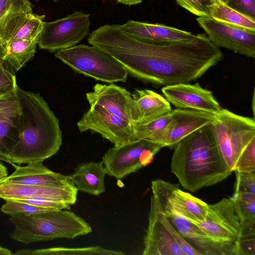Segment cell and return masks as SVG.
Instances as JSON below:
<instances>
[{
    "label": "cell",
    "mask_w": 255,
    "mask_h": 255,
    "mask_svg": "<svg viewBox=\"0 0 255 255\" xmlns=\"http://www.w3.org/2000/svg\"><path fill=\"white\" fill-rule=\"evenodd\" d=\"M163 147L150 140H133L110 148L103 157L107 174L123 179L149 164L154 156Z\"/></svg>",
    "instance_id": "cell-9"
},
{
    "label": "cell",
    "mask_w": 255,
    "mask_h": 255,
    "mask_svg": "<svg viewBox=\"0 0 255 255\" xmlns=\"http://www.w3.org/2000/svg\"><path fill=\"white\" fill-rule=\"evenodd\" d=\"M255 173V138H254L240 154L235 165L234 172Z\"/></svg>",
    "instance_id": "cell-33"
},
{
    "label": "cell",
    "mask_w": 255,
    "mask_h": 255,
    "mask_svg": "<svg viewBox=\"0 0 255 255\" xmlns=\"http://www.w3.org/2000/svg\"><path fill=\"white\" fill-rule=\"evenodd\" d=\"M118 2H121L123 4L131 5L140 3L142 0H116Z\"/></svg>",
    "instance_id": "cell-38"
},
{
    "label": "cell",
    "mask_w": 255,
    "mask_h": 255,
    "mask_svg": "<svg viewBox=\"0 0 255 255\" xmlns=\"http://www.w3.org/2000/svg\"><path fill=\"white\" fill-rule=\"evenodd\" d=\"M190 221L209 238L232 249L236 255H244L242 230L232 197L208 204L204 220Z\"/></svg>",
    "instance_id": "cell-8"
},
{
    "label": "cell",
    "mask_w": 255,
    "mask_h": 255,
    "mask_svg": "<svg viewBox=\"0 0 255 255\" xmlns=\"http://www.w3.org/2000/svg\"><path fill=\"white\" fill-rule=\"evenodd\" d=\"M173 193L177 202L189 220L200 221L205 218L208 204L201 199L184 192L174 184Z\"/></svg>",
    "instance_id": "cell-29"
},
{
    "label": "cell",
    "mask_w": 255,
    "mask_h": 255,
    "mask_svg": "<svg viewBox=\"0 0 255 255\" xmlns=\"http://www.w3.org/2000/svg\"><path fill=\"white\" fill-rule=\"evenodd\" d=\"M8 175L7 168L0 162V180Z\"/></svg>",
    "instance_id": "cell-39"
},
{
    "label": "cell",
    "mask_w": 255,
    "mask_h": 255,
    "mask_svg": "<svg viewBox=\"0 0 255 255\" xmlns=\"http://www.w3.org/2000/svg\"><path fill=\"white\" fill-rule=\"evenodd\" d=\"M12 253L9 250L0 247V255H10Z\"/></svg>",
    "instance_id": "cell-40"
},
{
    "label": "cell",
    "mask_w": 255,
    "mask_h": 255,
    "mask_svg": "<svg viewBox=\"0 0 255 255\" xmlns=\"http://www.w3.org/2000/svg\"><path fill=\"white\" fill-rule=\"evenodd\" d=\"M196 20L216 47L227 48L248 57H255V32L227 25L211 17H198Z\"/></svg>",
    "instance_id": "cell-12"
},
{
    "label": "cell",
    "mask_w": 255,
    "mask_h": 255,
    "mask_svg": "<svg viewBox=\"0 0 255 255\" xmlns=\"http://www.w3.org/2000/svg\"><path fill=\"white\" fill-rule=\"evenodd\" d=\"M1 211L10 217L29 215L33 214L51 211L54 209L31 205L12 200H6Z\"/></svg>",
    "instance_id": "cell-32"
},
{
    "label": "cell",
    "mask_w": 255,
    "mask_h": 255,
    "mask_svg": "<svg viewBox=\"0 0 255 255\" xmlns=\"http://www.w3.org/2000/svg\"><path fill=\"white\" fill-rule=\"evenodd\" d=\"M39 37L0 44V60L3 66L14 74L34 56Z\"/></svg>",
    "instance_id": "cell-23"
},
{
    "label": "cell",
    "mask_w": 255,
    "mask_h": 255,
    "mask_svg": "<svg viewBox=\"0 0 255 255\" xmlns=\"http://www.w3.org/2000/svg\"><path fill=\"white\" fill-rule=\"evenodd\" d=\"M88 41L112 55L128 74L158 86L196 81L224 59L206 33L184 41L152 42L130 36L120 24H106L92 31Z\"/></svg>",
    "instance_id": "cell-1"
},
{
    "label": "cell",
    "mask_w": 255,
    "mask_h": 255,
    "mask_svg": "<svg viewBox=\"0 0 255 255\" xmlns=\"http://www.w3.org/2000/svg\"><path fill=\"white\" fill-rule=\"evenodd\" d=\"M17 255H124L121 251L108 250L99 246L83 248L53 247L37 250L23 249L17 251Z\"/></svg>",
    "instance_id": "cell-26"
},
{
    "label": "cell",
    "mask_w": 255,
    "mask_h": 255,
    "mask_svg": "<svg viewBox=\"0 0 255 255\" xmlns=\"http://www.w3.org/2000/svg\"><path fill=\"white\" fill-rule=\"evenodd\" d=\"M121 29L138 39L147 42H159L184 41L193 38L191 32L160 24H152L128 20Z\"/></svg>",
    "instance_id": "cell-19"
},
{
    "label": "cell",
    "mask_w": 255,
    "mask_h": 255,
    "mask_svg": "<svg viewBox=\"0 0 255 255\" xmlns=\"http://www.w3.org/2000/svg\"><path fill=\"white\" fill-rule=\"evenodd\" d=\"M45 16V15H37L33 12L13 14L0 32V44L39 36Z\"/></svg>",
    "instance_id": "cell-21"
},
{
    "label": "cell",
    "mask_w": 255,
    "mask_h": 255,
    "mask_svg": "<svg viewBox=\"0 0 255 255\" xmlns=\"http://www.w3.org/2000/svg\"><path fill=\"white\" fill-rule=\"evenodd\" d=\"M173 186L158 179L152 181L151 190L163 212L179 234L202 255H235L232 249L209 238L188 219L175 198Z\"/></svg>",
    "instance_id": "cell-5"
},
{
    "label": "cell",
    "mask_w": 255,
    "mask_h": 255,
    "mask_svg": "<svg viewBox=\"0 0 255 255\" xmlns=\"http://www.w3.org/2000/svg\"><path fill=\"white\" fill-rule=\"evenodd\" d=\"M90 26V15L81 11L44 22L38 43L39 48L54 52L74 46L89 34Z\"/></svg>",
    "instance_id": "cell-10"
},
{
    "label": "cell",
    "mask_w": 255,
    "mask_h": 255,
    "mask_svg": "<svg viewBox=\"0 0 255 255\" xmlns=\"http://www.w3.org/2000/svg\"><path fill=\"white\" fill-rule=\"evenodd\" d=\"M22 130L19 121H0V161L13 165L10 155L20 141Z\"/></svg>",
    "instance_id": "cell-28"
},
{
    "label": "cell",
    "mask_w": 255,
    "mask_h": 255,
    "mask_svg": "<svg viewBox=\"0 0 255 255\" xmlns=\"http://www.w3.org/2000/svg\"><path fill=\"white\" fill-rule=\"evenodd\" d=\"M55 56L75 71L103 82H125L128 77L127 71L119 61L94 45H75L56 51Z\"/></svg>",
    "instance_id": "cell-6"
},
{
    "label": "cell",
    "mask_w": 255,
    "mask_h": 255,
    "mask_svg": "<svg viewBox=\"0 0 255 255\" xmlns=\"http://www.w3.org/2000/svg\"><path fill=\"white\" fill-rule=\"evenodd\" d=\"M133 97V126L171 111L170 103L162 95L149 89L136 90Z\"/></svg>",
    "instance_id": "cell-20"
},
{
    "label": "cell",
    "mask_w": 255,
    "mask_h": 255,
    "mask_svg": "<svg viewBox=\"0 0 255 255\" xmlns=\"http://www.w3.org/2000/svg\"><path fill=\"white\" fill-rule=\"evenodd\" d=\"M232 198L240 219L243 239L255 237V193L235 191Z\"/></svg>",
    "instance_id": "cell-24"
},
{
    "label": "cell",
    "mask_w": 255,
    "mask_h": 255,
    "mask_svg": "<svg viewBox=\"0 0 255 255\" xmlns=\"http://www.w3.org/2000/svg\"><path fill=\"white\" fill-rule=\"evenodd\" d=\"M161 92L166 100L176 108L192 109L218 115L220 104L212 92L198 83H178L164 86Z\"/></svg>",
    "instance_id": "cell-13"
},
{
    "label": "cell",
    "mask_w": 255,
    "mask_h": 255,
    "mask_svg": "<svg viewBox=\"0 0 255 255\" xmlns=\"http://www.w3.org/2000/svg\"><path fill=\"white\" fill-rule=\"evenodd\" d=\"M236 174L235 191L255 193V173L234 171Z\"/></svg>",
    "instance_id": "cell-36"
},
{
    "label": "cell",
    "mask_w": 255,
    "mask_h": 255,
    "mask_svg": "<svg viewBox=\"0 0 255 255\" xmlns=\"http://www.w3.org/2000/svg\"><path fill=\"white\" fill-rule=\"evenodd\" d=\"M86 96L90 106H101L132 125L133 97L125 88L97 83Z\"/></svg>",
    "instance_id": "cell-17"
},
{
    "label": "cell",
    "mask_w": 255,
    "mask_h": 255,
    "mask_svg": "<svg viewBox=\"0 0 255 255\" xmlns=\"http://www.w3.org/2000/svg\"><path fill=\"white\" fill-rule=\"evenodd\" d=\"M80 131L98 132L114 144L120 146L133 140V126L104 108L91 106L78 122Z\"/></svg>",
    "instance_id": "cell-11"
},
{
    "label": "cell",
    "mask_w": 255,
    "mask_h": 255,
    "mask_svg": "<svg viewBox=\"0 0 255 255\" xmlns=\"http://www.w3.org/2000/svg\"><path fill=\"white\" fill-rule=\"evenodd\" d=\"M78 190L74 184L62 187L19 184L0 181V198L4 200L43 198L73 205Z\"/></svg>",
    "instance_id": "cell-15"
},
{
    "label": "cell",
    "mask_w": 255,
    "mask_h": 255,
    "mask_svg": "<svg viewBox=\"0 0 255 255\" xmlns=\"http://www.w3.org/2000/svg\"><path fill=\"white\" fill-rule=\"evenodd\" d=\"M107 174L102 161H90L78 165L67 177L78 191L98 196L105 191L104 179Z\"/></svg>",
    "instance_id": "cell-22"
},
{
    "label": "cell",
    "mask_w": 255,
    "mask_h": 255,
    "mask_svg": "<svg viewBox=\"0 0 255 255\" xmlns=\"http://www.w3.org/2000/svg\"><path fill=\"white\" fill-rule=\"evenodd\" d=\"M181 6L199 17H210L208 5L215 0H176Z\"/></svg>",
    "instance_id": "cell-35"
},
{
    "label": "cell",
    "mask_w": 255,
    "mask_h": 255,
    "mask_svg": "<svg viewBox=\"0 0 255 255\" xmlns=\"http://www.w3.org/2000/svg\"><path fill=\"white\" fill-rule=\"evenodd\" d=\"M19 12H32L29 0H0V32L8 19Z\"/></svg>",
    "instance_id": "cell-30"
},
{
    "label": "cell",
    "mask_w": 255,
    "mask_h": 255,
    "mask_svg": "<svg viewBox=\"0 0 255 255\" xmlns=\"http://www.w3.org/2000/svg\"><path fill=\"white\" fill-rule=\"evenodd\" d=\"M171 122L158 142L173 148L182 138L207 125L212 124L217 115L192 109L177 108L171 112Z\"/></svg>",
    "instance_id": "cell-16"
},
{
    "label": "cell",
    "mask_w": 255,
    "mask_h": 255,
    "mask_svg": "<svg viewBox=\"0 0 255 255\" xmlns=\"http://www.w3.org/2000/svg\"><path fill=\"white\" fill-rule=\"evenodd\" d=\"M170 112L147 122L134 125L133 139H143L158 143L171 122Z\"/></svg>",
    "instance_id": "cell-27"
},
{
    "label": "cell",
    "mask_w": 255,
    "mask_h": 255,
    "mask_svg": "<svg viewBox=\"0 0 255 255\" xmlns=\"http://www.w3.org/2000/svg\"><path fill=\"white\" fill-rule=\"evenodd\" d=\"M210 17L239 28L255 32V19L229 6L223 0H215L208 5Z\"/></svg>",
    "instance_id": "cell-25"
},
{
    "label": "cell",
    "mask_w": 255,
    "mask_h": 255,
    "mask_svg": "<svg viewBox=\"0 0 255 255\" xmlns=\"http://www.w3.org/2000/svg\"><path fill=\"white\" fill-rule=\"evenodd\" d=\"M10 221L15 227L10 237L25 245L57 238L72 239L92 231L83 219L65 209L11 216Z\"/></svg>",
    "instance_id": "cell-4"
},
{
    "label": "cell",
    "mask_w": 255,
    "mask_h": 255,
    "mask_svg": "<svg viewBox=\"0 0 255 255\" xmlns=\"http://www.w3.org/2000/svg\"><path fill=\"white\" fill-rule=\"evenodd\" d=\"M212 126L220 153L228 167L234 172L240 154L255 138V118L238 115L222 108Z\"/></svg>",
    "instance_id": "cell-7"
},
{
    "label": "cell",
    "mask_w": 255,
    "mask_h": 255,
    "mask_svg": "<svg viewBox=\"0 0 255 255\" xmlns=\"http://www.w3.org/2000/svg\"><path fill=\"white\" fill-rule=\"evenodd\" d=\"M18 87L14 74L5 68L0 60V97L16 94Z\"/></svg>",
    "instance_id": "cell-34"
},
{
    "label": "cell",
    "mask_w": 255,
    "mask_h": 255,
    "mask_svg": "<svg viewBox=\"0 0 255 255\" xmlns=\"http://www.w3.org/2000/svg\"><path fill=\"white\" fill-rule=\"evenodd\" d=\"M43 161H34L24 166L14 164V171L0 181L19 184L62 187L72 184L67 176L53 172L45 167Z\"/></svg>",
    "instance_id": "cell-18"
},
{
    "label": "cell",
    "mask_w": 255,
    "mask_h": 255,
    "mask_svg": "<svg viewBox=\"0 0 255 255\" xmlns=\"http://www.w3.org/2000/svg\"><path fill=\"white\" fill-rule=\"evenodd\" d=\"M16 94L21 108L22 130L10 161L13 164L43 161L56 154L62 144L59 120L38 93L18 87Z\"/></svg>",
    "instance_id": "cell-3"
},
{
    "label": "cell",
    "mask_w": 255,
    "mask_h": 255,
    "mask_svg": "<svg viewBox=\"0 0 255 255\" xmlns=\"http://www.w3.org/2000/svg\"><path fill=\"white\" fill-rule=\"evenodd\" d=\"M233 9L255 19V0H223Z\"/></svg>",
    "instance_id": "cell-37"
},
{
    "label": "cell",
    "mask_w": 255,
    "mask_h": 255,
    "mask_svg": "<svg viewBox=\"0 0 255 255\" xmlns=\"http://www.w3.org/2000/svg\"><path fill=\"white\" fill-rule=\"evenodd\" d=\"M173 149L171 171L192 192L220 182L233 173L219 149L212 124L186 136Z\"/></svg>",
    "instance_id": "cell-2"
},
{
    "label": "cell",
    "mask_w": 255,
    "mask_h": 255,
    "mask_svg": "<svg viewBox=\"0 0 255 255\" xmlns=\"http://www.w3.org/2000/svg\"></svg>",
    "instance_id": "cell-41"
},
{
    "label": "cell",
    "mask_w": 255,
    "mask_h": 255,
    "mask_svg": "<svg viewBox=\"0 0 255 255\" xmlns=\"http://www.w3.org/2000/svg\"><path fill=\"white\" fill-rule=\"evenodd\" d=\"M160 211L158 199L152 194L142 255H184L180 246L162 221Z\"/></svg>",
    "instance_id": "cell-14"
},
{
    "label": "cell",
    "mask_w": 255,
    "mask_h": 255,
    "mask_svg": "<svg viewBox=\"0 0 255 255\" xmlns=\"http://www.w3.org/2000/svg\"><path fill=\"white\" fill-rule=\"evenodd\" d=\"M21 114V108L17 94L0 97V121H19Z\"/></svg>",
    "instance_id": "cell-31"
}]
</instances>
